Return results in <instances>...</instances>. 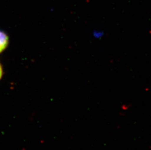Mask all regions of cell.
<instances>
[{
  "mask_svg": "<svg viewBox=\"0 0 151 150\" xmlns=\"http://www.w3.org/2000/svg\"><path fill=\"white\" fill-rule=\"evenodd\" d=\"M104 31L99 30H94L93 31V36L96 39H100L104 36Z\"/></svg>",
  "mask_w": 151,
  "mask_h": 150,
  "instance_id": "7a4b0ae2",
  "label": "cell"
},
{
  "mask_svg": "<svg viewBox=\"0 0 151 150\" xmlns=\"http://www.w3.org/2000/svg\"><path fill=\"white\" fill-rule=\"evenodd\" d=\"M9 41V37L6 33L0 30V53L7 47Z\"/></svg>",
  "mask_w": 151,
  "mask_h": 150,
  "instance_id": "6da1fadb",
  "label": "cell"
},
{
  "mask_svg": "<svg viewBox=\"0 0 151 150\" xmlns=\"http://www.w3.org/2000/svg\"><path fill=\"white\" fill-rule=\"evenodd\" d=\"M3 76V69L1 64H0V79H1V77Z\"/></svg>",
  "mask_w": 151,
  "mask_h": 150,
  "instance_id": "3957f363",
  "label": "cell"
}]
</instances>
